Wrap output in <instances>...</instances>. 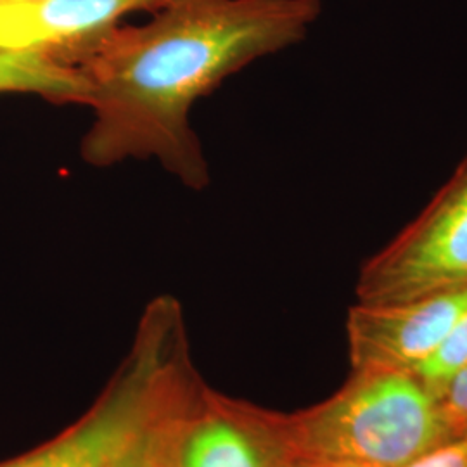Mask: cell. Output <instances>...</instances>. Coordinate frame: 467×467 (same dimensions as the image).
I'll use <instances>...</instances> for the list:
<instances>
[{
  "label": "cell",
  "mask_w": 467,
  "mask_h": 467,
  "mask_svg": "<svg viewBox=\"0 0 467 467\" xmlns=\"http://www.w3.org/2000/svg\"><path fill=\"white\" fill-rule=\"evenodd\" d=\"M5 2H9V0H0V5H4Z\"/></svg>",
  "instance_id": "13"
},
{
  "label": "cell",
  "mask_w": 467,
  "mask_h": 467,
  "mask_svg": "<svg viewBox=\"0 0 467 467\" xmlns=\"http://www.w3.org/2000/svg\"><path fill=\"white\" fill-rule=\"evenodd\" d=\"M171 0H21L0 5V49L42 50L77 65L123 17Z\"/></svg>",
  "instance_id": "7"
},
{
  "label": "cell",
  "mask_w": 467,
  "mask_h": 467,
  "mask_svg": "<svg viewBox=\"0 0 467 467\" xmlns=\"http://www.w3.org/2000/svg\"><path fill=\"white\" fill-rule=\"evenodd\" d=\"M0 94H32L50 102L82 104L80 67L42 50L0 49Z\"/></svg>",
  "instance_id": "8"
},
{
  "label": "cell",
  "mask_w": 467,
  "mask_h": 467,
  "mask_svg": "<svg viewBox=\"0 0 467 467\" xmlns=\"http://www.w3.org/2000/svg\"><path fill=\"white\" fill-rule=\"evenodd\" d=\"M433 399L447 438L467 433V368L451 378Z\"/></svg>",
  "instance_id": "10"
},
{
  "label": "cell",
  "mask_w": 467,
  "mask_h": 467,
  "mask_svg": "<svg viewBox=\"0 0 467 467\" xmlns=\"http://www.w3.org/2000/svg\"><path fill=\"white\" fill-rule=\"evenodd\" d=\"M405 467H467V433L445 438Z\"/></svg>",
  "instance_id": "11"
},
{
  "label": "cell",
  "mask_w": 467,
  "mask_h": 467,
  "mask_svg": "<svg viewBox=\"0 0 467 467\" xmlns=\"http://www.w3.org/2000/svg\"><path fill=\"white\" fill-rule=\"evenodd\" d=\"M320 0H171L144 25L115 26L78 56L92 111L80 154L90 167L154 160L201 191L210 168L194 104L251 63L308 35Z\"/></svg>",
  "instance_id": "1"
},
{
  "label": "cell",
  "mask_w": 467,
  "mask_h": 467,
  "mask_svg": "<svg viewBox=\"0 0 467 467\" xmlns=\"http://www.w3.org/2000/svg\"><path fill=\"white\" fill-rule=\"evenodd\" d=\"M467 312V289L397 303L357 301L347 339L353 370L410 372Z\"/></svg>",
  "instance_id": "6"
},
{
  "label": "cell",
  "mask_w": 467,
  "mask_h": 467,
  "mask_svg": "<svg viewBox=\"0 0 467 467\" xmlns=\"http://www.w3.org/2000/svg\"><path fill=\"white\" fill-rule=\"evenodd\" d=\"M291 459L405 467L447 438L434 399L409 374L353 370L334 395L277 412Z\"/></svg>",
  "instance_id": "3"
},
{
  "label": "cell",
  "mask_w": 467,
  "mask_h": 467,
  "mask_svg": "<svg viewBox=\"0 0 467 467\" xmlns=\"http://www.w3.org/2000/svg\"><path fill=\"white\" fill-rule=\"evenodd\" d=\"M284 467H366L343 462H326V461H310V459H291Z\"/></svg>",
  "instance_id": "12"
},
{
  "label": "cell",
  "mask_w": 467,
  "mask_h": 467,
  "mask_svg": "<svg viewBox=\"0 0 467 467\" xmlns=\"http://www.w3.org/2000/svg\"><path fill=\"white\" fill-rule=\"evenodd\" d=\"M467 289V158L431 202L360 268L362 303H397Z\"/></svg>",
  "instance_id": "4"
},
{
  "label": "cell",
  "mask_w": 467,
  "mask_h": 467,
  "mask_svg": "<svg viewBox=\"0 0 467 467\" xmlns=\"http://www.w3.org/2000/svg\"><path fill=\"white\" fill-rule=\"evenodd\" d=\"M464 368H467V312L455 322L451 333L443 337L431 355L419 362L409 374L434 397Z\"/></svg>",
  "instance_id": "9"
},
{
  "label": "cell",
  "mask_w": 467,
  "mask_h": 467,
  "mask_svg": "<svg viewBox=\"0 0 467 467\" xmlns=\"http://www.w3.org/2000/svg\"><path fill=\"white\" fill-rule=\"evenodd\" d=\"M277 412L201 384L175 434L168 467H284Z\"/></svg>",
  "instance_id": "5"
},
{
  "label": "cell",
  "mask_w": 467,
  "mask_h": 467,
  "mask_svg": "<svg viewBox=\"0 0 467 467\" xmlns=\"http://www.w3.org/2000/svg\"><path fill=\"white\" fill-rule=\"evenodd\" d=\"M201 384L182 305L170 295L156 296L127 357L84 416L0 467H168Z\"/></svg>",
  "instance_id": "2"
},
{
  "label": "cell",
  "mask_w": 467,
  "mask_h": 467,
  "mask_svg": "<svg viewBox=\"0 0 467 467\" xmlns=\"http://www.w3.org/2000/svg\"><path fill=\"white\" fill-rule=\"evenodd\" d=\"M9 2H21V0H9Z\"/></svg>",
  "instance_id": "14"
}]
</instances>
